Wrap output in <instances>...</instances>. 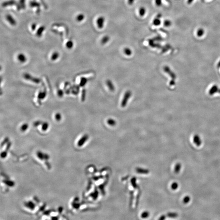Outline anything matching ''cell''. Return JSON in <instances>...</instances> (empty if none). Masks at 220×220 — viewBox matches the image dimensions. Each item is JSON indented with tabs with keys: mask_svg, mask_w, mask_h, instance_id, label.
<instances>
[{
	"mask_svg": "<svg viewBox=\"0 0 220 220\" xmlns=\"http://www.w3.org/2000/svg\"><path fill=\"white\" fill-rule=\"evenodd\" d=\"M131 95L132 93L130 91H128L125 93L121 103V106L122 107H126L129 98L131 97Z\"/></svg>",
	"mask_w": 220,
	"mask_h": 220,
	"instance_id": "cell-1",
	"label": "cell"
},
{
	"mask_svg": "<svg viewBox=\"0 0 220 220\" xmlns=\"http://www.w3.org/2000/svg\"><path fill=\"white\" fill-rule=\"evenodd\" d=\"M105 23V18L102 16L97 18L96 20L97 25L99 29H102L104 27Z\"/></svg>",
	"mask_w": 220,
	"mask_h": 220,
	"instance_id": "cell-2",
	"label": "cell"
},
{
	"mask_svg": "<svg viewBox=\"0 0 220 220\" xmlns=\"http://www.w3.org/2000/svg\"><path fill=\"white\" fill-rule=\"evenodd\" d=\"M24 77L26 79L29 80H31V81L34 82L35 83H37V84H38V83H40V82H41V80L40 79L32 77V76L29 75L28 74H25V75H24Z\"/></svg>",
	"mask_w": 220,
	"mask_h": 220,
	"instance_id": "cell-3",
	"label": "cell"
},
{
	"mask_svg": "<svg viewBox=\"0 0 220 220\" xmlns=\"http://www.w3.org/2000/svg\"><path fill=\"white\" fill-rule=\"evenodd\" d=\"M88 137L87 135H84V136L81 138L79 140V141H78V146L81 147L83 145L84 143L88 139Z\"/></svg>",
	"mask_w": 220,
	"mask_h": 220,
	"instance_id": "cell-4",
	"label": "cell"
},
{
	"mask_svg": "<svg viewBox=\"0 0 220 220\" xmlns=\"http://www.w3.org/2000/svg\"><path fill=\"white\" fill-rule=\"evenodd\" d=\"M37 155L38 159L41 160L44 159H49L48 156L47 155L44 154L41 152L38 151L37 153Z\"/></svg>",
	"mask_w": 220,
	"mask_h": 220,
	"instance_id": "cell-5",
	"label": "cell"
},
{
	"mask_svg": "<svg viewBox=\"0 0 220 220\" xmlns=\"http://www.w3.org/2000/svg\"><path fill=\"white\" fill-rule=\"evenodd\" d=\"M107 85L108 87L111 91H113L115 90V86H114L113 82L111 80H108L107 81Z\"/></svg>",
	"mask_w": 220,
	"mask_h": 220,
	"instance_id": "cell-6",
	"label": "cell"
},
{
	"mask_svg": "<svg viewBox=\"0 0 220 220\" xmlns=\"http://www.w3.org/2000/svg\"><path fill=\"white\" fill-rule=\"evenodd\" d=\"M18 59L21 63H25L27 60V58L25 55L23 53H20L18 55Z\"/></svg>",
	"mask_w": 220,
	"mask_h": 220,
	"instance_id": "cell-7",
	"label": "cell"
},
{
	"mask_svg": "<svg viewBox=\"0 0 220 220\" xmlns=\"http://www.w3.org/2000/svg\"><path fill=\"white\" fill-rule=\"evenodd\" d=\"M194 141L198 146H199L201 144V139L198 135L195 136V137L194 138Z\"/></svg>",
	"mask_w": 220,
	"mask_h": 220,
	"instance_id": "cell-8",
	"label": "cell"
},
{
	"mask_svg": "<svg viewBox=\"0 0 220 220\" xmlns=\"http://www.w3.org/2000/svg\"><path fill=\"white\" fill-rule=\"evenodd\" d=\"M146 12V9L143 7H141L139 10V15L141 17H143L145 15V13Z\"/></svg>",
	"mask_w": 220,
	"mask_h": 220,
	"instance_id": "cell-9",
	"label": "cell"
},
{
	"mask_svg": "<svg viewBox=\"0 0 220 220\" xmlns=\"http://www.w3.org/2000/svg\"><path fill=\"white\" fill-rule=\"evenodd\" d=\"M26 207L29 208V209H30V210H33L35 209L36 206H35V204L33 202L30 201L28 202L27 203H26Z\"/></svg>",
	"mask_w": 220,
	"mask_h": 220,
	"instance_id": "cell-10",
	"label": "cell"
},
{
	"mask_svg": "<svg viewBox=\"0 0 220 220\" xmlns=\"http://www.w3.org/2000/svg\"><path fill=\"white\" fill-rule=\"evenodd\" d=\"M181 165L180 163H177L174 167V172L176 173H179L181 169Z\"/></svg>",
	"mask_w": 220,
	"mask_h": 220,
	"instance_id": "cell-11",
	"label": "cell"
},
{
	"mask_svg": "<svg viewBox=\"0 0 220 220\" xmlns=\"http://www.w3.org/2000/svg\"><path fill=\"white\" fill-rule=\"evenodd\" d=\"M167 216L168 217H170V218H176L178 216V214L176 212H169V213H168Z\"/></svg>",
	"mask_w": 220,
	"mask_h": 220,
	"instance_id": "cell-12",
	"label": "cell"
},
{
	"mask_svg": "<svg viewBox=\"0 0 220 220\" xmlns=\"http://www.w3.org/2000/svg\"><path fill=\"white\" fill-rule=\"evenodd\" d=\"M124 52L125 53V54L127 56H130L131 55L132 53V51L131 49H130L129 48H125L124 50Z\"/></svg>",
	"mask_w": 220,
	"mask_h": 220,
	"instance_id": "cell-13",
	"label": "cell"
},
{
	"mask_svg": "<svg viewBox=\"0 0 220 220\" xmlns=\"http://www.w3.org/2000/svg\"><path fill=\"white\" fill-rule=\"evenodd\" d=\"M49 126V124L47 122H43L42 124V130L43 131H46L48 128Z\"/></svg>",
	"mask_w": 220,
	"mask_h": 220,
	"instance_id": "cell-14",
	"label": "cell"
},
{
	"mask_svg": "<svg viewBox=\"0 0 220 220\" xmlns=\"http://www.w3.org/2000/svg\"><path fill=\"white\" fill-rule=\"evenodd\" d=\"M46 96V92L44 91L42 92H40L38 95V98L40 99H43Z\"/></svg>",
	"mask_w": 220,
	"mask_h": 220,
	"instance_id": "cell-15",
	"label": "cell"
},
{
	"mask_svg": "<svg viewBox=\"0 0 220 220\" xmlns=\"http://www.w3.org/2000/svg\"><path fill=\"white\" fill-rule=\"evenodd\" d=\"M109 39L110 38L109 36H105L101 39V43L102 44H105L106 43H107L108 42H109Z\"/></svg>",
	"mask_w": 220,
	"mask_h": 220,
	"instance_id": "cell-16",
	"label": "cell"
},
{
	"mask_svg": "<svg viewBox=\"0 0 220 220\" xmlns=\"http://www.w3.org/2000/svg\"><path fill=\"white\" fill-rule=\"evenodd\" d=\"M88 80L86 78H82L81 79L80 82V85L81 86H83L84 85H86V84L87 83Z\"/></svg>",
	"mask_w": 220,
	"mask_h": 220,
	"instance_id": "cell-17",
	"label": "cell"
},
{
	"mask_svg": "<svg viewBox=\"0 0 220 220\" xmlns=\"http://www.w3.org/2000/svg\"><path fill=\"white\" fill-rule=\"evenodd\" d=\"M204 32H204L203 29L200 28L197 30V35L198 37H201L203 35Z\"/></svg>",
	"mask_w": 220,
	"mask_h": 220,
	"instance_id": "cell-18",
	"label": "cell"
},
{
	"mask_svg": "<svg viewBox=\"0 0 220 220\" xmlns=\"http://www.w3.org/2000/svg\"><path fill=\"white\" fill-rule=\"evenodd\" d=\"M107 123L110 126H114L115 125L116 122L115 120L113 119H109L108 120Z\"/></svg>",
	"mask_w": 220,
	"mask_h": 220,
	"instance_id": "cell-19",
	"label": "cell"
},
{
	"mask_svg": "<svg viewBox=\"0 0 220 220\" xmlns=\"http://www.w3.org/2000/svg\"><path fill=\"white\" fill-rule=\"evenodd\" d=\"M28 127H29V125H28V124H27L25 123V124H23L21 126V130L22 131H23V132L25 131L26 130H27Z\"/></svg>",
	"mask_w": 220,
	"mask_h": 220,
	"instance_id": "cell-20",
	"label": "cell"
},
{
	"mask_svg": "<svg viewBox=\"0 0 220 220\" xmlns=\"http://www.w3.org/2000/svg\"><path fill=\"white\" fill-rule=\"evenodd\" d=\"M161 20L159 19V18H156L153 21V24L155 26H159L161 24Z\"/></svg>",
	"mask_w": 220,
	"mask_h": 220,
	"instance_id": "cell-21",
	"label": "cell"
},
{
	"mask_svg": "<svg viewBox=\"0 0 220 220\" xmlns=\"http://www.w3.org/2000/svg\"><path fill=\"white\" fill-rule=\"evenodd\" d=\"M137 172L138 173H142V174H143H143H147L149 172V171L148 170L141 169V168H137Z\"/></svg>",
	"mask_w": 220,
	"mask_h": 220,
	"instance_id": "cell-22",
	"label": "cell"
},
{
	"mask_svg": "<svg viewBox=\"0 0 220 220\" xmlns=\"http://www.w3.org/2000/svg\"><path fill=\"white\" fill-rule=\"evenodd\" d=\"M59 56V54L58 53L56 52H54L53 53L52 55L51 56V60L52 61H54L55 60H56L58 57Z\"/></svg>",
	"mask_w": 220,
	"mask_h": 220,
	"instance_id": "cell-23",
	"label": "cell"
},
{
	"mask_svg": "<svg viewBox=\"0 0 220 220\" xmlns=\"http://www.w3.org/2000/svg\"><path fill=\"white\" fill-rule=\"evenodd\" d=\"M164 25L166 27H170L172 25V22L169 20H166L164 21Z\"/></svg>",
	"mask_w": 220,
	"mask_h": 220,
	"instance_id": "cell-24",
	"label": "cell"
},
{
	"mask_svg": "<svg viewBox=\"0 0 220 220\" xmlns=\"http://www.w3.org/2000/svg\"><path fill=\"white\" fill-rule=\"evenodd\" d=\"M190 200V197L188 196H186L183 198V203L187 204L189 202Z\"/></svg>",
	"mask_w": 220,
	"mask_h": 220,
	"instance_id": "cell-25",
	"label": "cell"
},
{
	"mask_svg": "<svg viewBox=\"0 0 220 220\" xmlns=\"http://www.w3.org/2000/svg\"><path fill=\"white\" fill-rule=\"evenodd\" d=\"M84 18V15L82 14H80L77 16L76 19H77L78 21L81 22V21H83Z\"/></svg>",
	"mask_w": 220,
	"mask_h": 220,
	"instance_id": "cell-26",
	"label": "cell"
},
{
	"mask_svg": "<svg viewBox=\"0 0 220 220\" xmlns=\"http://www.w3.org/2000/svg\"><path fill=\"white\" fill-rule=\"evenodd\" d=\"M178 184L177 183L174 182L173 183H172V185H171V188L173 190H175V189H177L178 188Z\"/></svg>",
	"mask_w": 220,
	"mask_h": 220,
	"instance_id": "cell-27",
	"label": "cell"
},
{
	"mask_svg": "<svg viewBox=\"0 0 220 220\" xmlns=\"http://www.w3.org/2000/svg\"><path fill=\"white\" fill-rule=\"evenodd\" d=\"M55 118L57 121H60L62 119L61 115L60 113H57L55 115Z\"/></svg>",
	"mask_w": 220,
	"mask_h": 220,
	"instance_id": "cell-28",
	"label": "cell"
},
{
	"mask_svg": "<svg viewBox=\"0 0 220 220\" xmlns=\"http://www.w3.org/2000/svg\"><path fill=\"white\" fill-rule=\"evenodd\" d=\"M155 3L157 6H161L162 5V0H155Z\"/></svg>",
	"mask_w": 220,
	"mask_h": 220,
	"instance_id": "cell-29",
	"label": "cell"
},
{
	"mask_svg": "<svg viewBox=\"0 0 220 220\" xmlns=\"http://www.w3.org/2000/svg\"><path fill=\"white\" fill-rule=\"evenodd\" d=\"M63 91L62 90H61V89H60L57 91V95H58V96L60 97H62L63 96Z\"/></svg>",
	"mask_w": 220,
	"mask_h": 220,
	"instance_id": "cell-30",
	"label": "cell"
},
{
	"mask_svg": "<svg viewBox=\"0 0 220 220\" xmlns=\"http://www.w3.org/2000/svg\"><path fill=\"white\" fill-rule=\"evenodd\" d=\"M85 97H86V91L84 89L82 91V101H84L85 100Z\"/></svg>",
	"mask_w": 220,
	"mask_h": 220,
	"instance_id": "cell-31",
	"label": "cell"
},
{
	"mask_svg": "<svg viewBox=\"0 0 220 220\" xmlns=\"http://www.w3.org/2000/svg\"><path fill=\"white\" fill-rule=\"evenodd\" d=\"M42 122L40 121H37L35 122L34 123V126L35 127H37L38 126H39V125H40V124H42Z\"/></svg>",
	"mask_w": 220,
	"mask_h": 220,
	"instance_id": "cell-32",
	"label": "cell"
},
{
	"mask_svg": "<svg viewBox=\"0 0 220 220\" xmlns=\"http://www.w3.org/2000/svg\"><path fill=\"white\" fill-rule=\"evenodd\" d=\"M149 215V212H144L141 214V217L143 218H145L147 217Z\"/></svg>",
	"mask_w": 220,
	"mask_h": 220,
	"instance_id": "cell-33",
	"label": "cell"
},
{
	"mask_svg": "<svg viewBox=\"0 0 220 220\" xmlns=\"http://www.w3.org/2000/svg\"><path fill=\"white\" fill-rule=\"evenodd\" d=\"M73 44L72 42H68L67 44V46L68 48L71 49L72 48Z\"/></svg>",
	"mask_w": 220,
	"mask_h": 220,
	"instance_id": "cell-34",
	"label": "cell"
},
{
	"mask_svg": "<svg viewBox=\"0 0 220 220\" xmlns=\"http://www.w3.org/2000/svg\"><path fill=\"white\" fill-rule=\"evenodd\" d=\"M7 155V152L4 151L1 153V157L3 158H5Z\"/></svg>",
	"mask_w": 220,
	"mask_h": 220,
	"instance_id": "cell-35",
	"label": "cell"
},
{
	"mask_svg": "<svg viewBox=\"0 0 220 220\" xmlns=\"http://www.w3.org/2000/svg\"><path fill=\"white\" fill-rule=\"evenodd\" d=\"M166 215H162V216H161V217L159 218V220H164V219H165L166 218Z\"/></svg>",
	"mask_w": 220,
	"mask_h": 220,
	"instance_id": "cell-36",
	"label": "cell"
},
{
	"mask_svg": "<svg viewBox=\"0 0 220 220\" xmlns=\"http://www.w3.org/2000/svg\"><path fill=\"white\" fill-rule=\"evenodd\" d=\"M194 0H188V1H187V3L188 4H190L191 3H192L193 1Z\"/></svg>",
	"mask_w": 220,
	"mask_h": 220,
	"instance_id": "cell-37",
	"label": "cell"
}]
</instances>
